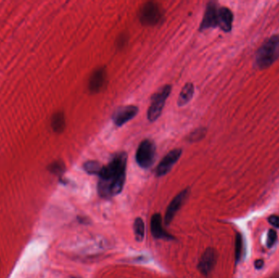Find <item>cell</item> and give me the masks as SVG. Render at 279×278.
<instances>
[{"label": "cell", "instance_id": "8", "mask_svg": "<svg viewBox=\"0 0 279 278\" xmlns=\"http://www.w3.org/2000/svg\"><path fill=\"white\" fill-rule=\"evenodd\" d=\"M217 262V253L213 248H207L199 260L198 268L204 276L209 275Z\"/></svg>", "mask_w": 279, "mask_h": 278}, {"label": "cell", "instance_id": "3", "mask_svg": "<svg viewBox=\"0 0 279 278\" xmlns=\"http://www.w3.org/2000/svg\"><path fill=\"white\" fill-rule=\"evenodd\" d=\"M171 91L172 86L165 85L152 96L151 104L147 113V118L150 122H154L161 116L165 102L170 95Z\"/></svg>", "mask_w": 279, "mask_h": 278}, {"label": "cell", "instance_id": "24", "mask_svg": "<svg viewBox=\"0 0 279 278\" xmlns=\"http://www.w3.org/2000/svg\"><path fill=\"white\" fill-rule=\"evenodd\" d=\"M269 278H279V271L278 272H275L273 276H271Z\"/></svg>", "mask_w": 279, "mask_h": 278}, {"label": "cell", "instance_id": "10", "mask_svg": "<svg viewBox=\"0 0 279 278\" xmlns=\"http://www.w3.org/2000/svg\"><path fill=\"white\" fill-rule=\"evenodd\" d=\"M138 111H139V108L135 105L120 107L114 114V123L118 127H122L127 122L134 119L137 115Z\"/></svg>", "mask_w": 279, "mask_h": 278}, {"label": "cell", "instance_id": "19", "mask_svg": "<svg viewBox=\"0 0 279 278\" xmlns=\"http://www.w3.org/2000/svg\"><path fill=\"white\" fill-rule=\"evenodd\" d=\"M205 129H197V130H195L193 132L190 133V135L188 137V139H189V141L190 142H198V141H200V140L203 139L204 135H205Z\"/></svg>", "mask_w": 279, "mask_h": 278}, {"label": "cell", "instance_id": "6", "mask_svg": "<svg viewBox=\"0 0 279 278\" xmlns=\"http://www.w3.org/2000/svg\"><path fill=\"white\" fill-rule=\"evenodd\" d=\"M219 8L217 4L210 2L207 5L203 21L199 27V31H203L210 28H216L219 23Z\"/></svg>", "mask_w": 279, "mask_h": 278}, {"label": "cell", "instance_id": "4", "mask_svg": "<svg viewBox=\"0 0 279 278\" xmlns=\"http://www.w3.org/2000/svg\"><path fill=\"white\" fill-rule=\"evenodd\" d=\"M156 157V146L150 140H145L140 144L135 154V160L143 169L150 168L154 164Z\"/></svg>", "mask_w": 279, "mask_h": 278}, {"label": "cell", "instance_id": "11", "mask_svg": "<svg viewBox=\"0 0 279 278\" xmlns=\"http://www.w3.org/2000/svg\"><path fill=\"white\" fill-rule=\"evenodd\" d=\"M106 81V70L105 67H100L93 71L89 78V90L93 93H97L105 86Z\"/></svg>", "mask_w": 279, "mask_h": 278}, {"label": "cell", "instance_id": "7", "mask_svg": "<svg viewBox=\"0 0 279 278\" xmlns=\"http://www.w3.org/2000/svg\"><path fill=\"white\" fill-rule=\"evenodd\" d=\"M189 194V188H185L181 191L180 193L175 197L173 201L171 202L169 207L166 208V215H165L164 223L166 225H169L174 219L175 215H177V211L181 208L183 204L185 203L187 198Z\"/></svg>", "mask_w": 279, "mask_h": 278}, {"label": "cell", "instance_id": "17", "mask_svg": "<svg viewBox=\"0 0 279 278\" xmlns=\"http://www.w3.org/2000/svg\"><path fill=\"white\" fill-rule=\"evenodd\" d=\"M134 233L137 241H142L145 237V223L142 218H136L134 222Z\"/></svg>", "mask_w": 279, "mask_h": 278}, {"label": "cell", "instance_id": "20", "mask_svg": "<svg viewBox=\"0 0 279 278\" xmlns=\"http://www.w3.org/2000/svg\"><path fill=\"white\" fill-rule=\"evenodd\" d=\"M277 234L275 230L270 229L268 233V238H267V246L269 248L272 247L274 245L275 242L277 241Z\"/></svg>", "mask_w": 279, "mask_h": 278}, {"label": "cell", "instance_id": "1", "mask_svg": "<svg viewBox=\"0 0 279 278\" xmlns=\"http://www.w3.org/2000/svg\"><path fill=\"white\" fill-rule=\"evenodd\" d=\"M127 155L124 152L116 154L107 166H103L98 184L99 194L109 199L119 194L123 190L126 180Z\"/></svg>", "mask_w": 279, "mask_h": 278}, {"label": "cell", "instance_id": "18", "mask_svg": "<svg viewBox=\"0 0 279 278\" xmlns=\"http://www.w3.org/2000/svg\"><path fill=\"white\" fill-rule=\"evenodd\" d=\"M102 166L100 162L96 161H89L83 164V169L87 173L90 175H97V176L100 174Z\"/></svg>", "mask_w": 279, "mask_h": 278}, {"label": "cell", "instance_id": "15", "mask_svg": "<svg viewBox=\"0 0 279 278\" xmlns=\"http://www.w3.org/2000/svg\"><path fill=\"white\" fill-rule=\"evenodd\" d=\"M66 126V121L62 113H57L51 119V127L55 132H62Z\"/></svg>", "mask_w": 279, "mask_h": 278}, {"label": "cell", "instance_id": "16", "mask_svg": "<svg viewBox=\"0 0 279 278\" xmlns=\"http://www.w3.org/2000/svg\"><path fill=\"white\" fill-rule=\"evenodd\" d=\"M244 254V241L240 233H237L235 238V260L236 263L241 261Z\"/></svg>", "mask_w": 279, "mask_h": 278}, {"label": "cell", "instance_id": "21", "mask_svg": "<svg viewBox=\"0 0 279 278\" xmlns=\"http://www.w3.org/2000/svg\"><path fill=\"white\" fill-rule=\"evenodd\" d=\"M268 220H269V223L270 224V225L279 229V216H277V215H272V216L269 217Z\"/></svg>", "mask_w": 279, "mask_h": 278}, {"label": "cell", "instance_id": "23", "mask_svg": "<svg viewBox=\"0 0 279 278\" xmlns=\"http://www.w3.org/2000/svg\"><path fill=\"white\" fill-rule=\"evenodd\" d=\"M254 266L255 268H257V269H261V268H263V266H264V260H261V259L256 260L254 263Z\"/></svg>", "mask_w": 279, "mask_h": 278}, {"label": "cell", "instance_id": "13", "mask_svg": "<svg viewBox=\"0 0 279 278\" xmlns=\"http://www.w3.org/2000/svg\"><path fill=\"white\" fill-rule=\"evenodd\" d=\"M233 22H234V14L232 11L226 7H220L218 27H220V29L226 33H229L232 31Z\"/></svg>", "mask_w": 279, "mask_h": 278}, {"label": "cell", "instance_id": "9", "mask_svg": "<svg viewBox=\"0 0 279 278\" xmlns=\"http://www.w3.org/2000/svg\"><path fill=\"white\" fill-rule=\"evenodd\" d=\"M182 150L180 149L172 150L169 154L162 158L160 163L158 164V168L156 169V176L158 177L165 176L168 174L172 168L177 163V161L181 158Z\"/></svg>", "mask_w": 279, "mask_h": 278}, {"label": "cell", "instance_id": "12", "mask_svg": "<svg viewBox=\"0 0 279 278\" xmlns=\"http://www.w3.org/2000/svg\"><path fill=\"white\" fill-rule=\"evenodd\" d=\"M151 232L154 238L157 239L173 240L174 237L165 231L162 227V217L160 214H154L151 218Z\"/></svg>", "mask_w": 279, "mask_h": 278}, {"label": "cell", "instance_id": "22", "mask_svg": "<svg viewBox=\"0 0 279 278\" xmlns=\"http://www.w3.org/2000/svg\"><path fill=\"white\" fill-rule=\"evenodd\" d=\"M51 170L52 171V172H55V173H58V172H62V170H63V166H62V164L55 163L51 166Z\"/></svg>", "mask_w": 279, "mask_h": 278}, {"label": "cell", "instance_id": "2", "mask_svg": "<svg viewBox=\"0 0 279 278\" xmlns=\"http://www.w3.org/2000/svg\"><path fill=\"white\" fill-rule=\"evenodd\" d=\"M256 66L259 70L270 67L279 58V34L267 39L256 53Z\"/></svg>", "mask_w": 279, "mask_h": 278}, {"label": "cell", "instance_id": "14", "mask_svg": "<svg viewBox=\"0 0 279 278\" xmlns=\"http://www.w3.org/2000/svg\"><path fill=\"white\" fill-rule=\"evenodd\" d=\"M194 94V86L193 84H185L179 95L177 104L178 106H185L193 98Z\"/></svg>", "mask_w": 279, "mask_h": 278}, {"label": "cell", "instance_id": "5", "mask_svg": "<svg viewBox=\"0 0 279 278\" xmlns=\"http://www.w3.org/2000/svg\"><path fill=\"white\" fill-rule=\"evenodd\" d=\"M139 19L143 25L147 26L157 25L162 19L160 7L156 3H146L140 9Z\"/></svg>", "mask_w": 279, "mask_h": 278}]
</instances>
